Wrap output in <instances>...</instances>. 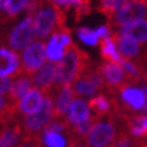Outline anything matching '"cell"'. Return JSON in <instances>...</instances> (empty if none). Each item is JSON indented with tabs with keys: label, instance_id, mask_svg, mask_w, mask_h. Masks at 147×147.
<instances>
[{
	"label": "cell",
	"instance_id": "6",
	"mask_svg": "<svg viewBox=\"0 0 147 147\" xmlns=\"http://www.w3.org/2000/svg\"><path fill=\"white\" fill-rule=\"evenodd\" d=\"M73 90L76 96L93 97L96 93L104 89V80L98 67H92L90 65L86 70L77 78L73 84Z\"/></svg>",
	"mask_w": 147,
	"mask_h": 147
},
{
	"label": "cell",
	"instance_id": "28",
	"mask_svg": "<svg viewBox=\"0 0 147 147\" xmlns=\"http://www.w3.org/2000/svg\"><path fill=\"white\" fill-rule=\"evenodd\" d=\"M12 112H15V102L11 101L7 94L0 93V119L11 116Z\"/></svg>",
	"mask_w": 147,
	"mask_h": 147
},
{
	"label": "cell",
	"instance_id": "13",
	"mask_svg": "<svg viewBox=\"0 0 147 147\" xmlns=\"http://www.w3.org/2000/svg\"><path fill=\"white\" fill-rule=\"evenodd\" d=\"M45 92L32 86L23 97H20L15 102V112H18L22 116H27L32 112H35L42 105V102L45 100Z\"/></svg>",
	"mask_w": 147,
	"mask_h": 147
},
{
	"label": "cell",
	"instance_id": "5",
	"mask_svg": "<svg viewBox=\"0 0 147 147\" xmlns=\"http://www.w3.org/2000/svg\"><path fill=\"white\" fill-rule=\"evenodd\" d=\"M19 58H20L22 71L31 76L34 71H36L42 65L47 62L45 42L40 39L34 40L22 51H19Z\"/></svg>",
	"mask_w": 147,
	"mask_h": 147
},
{
	"label": "cell",
	"instance_id": "27",
	"mask_svg": "<svg viewBox=\"0 0 147 147\" xmlns=\"http://www.w3.org/2000/svg\"><path fill=\"white\" fill-rule=\"evenodd\" d=\"M77 36L80 38L81 42H84L85 45L94 46L100 42V36H98L96 30H90L88 27H81L77 30Z\"/></svg>",
	"mask_w": 147,
	"mask_h": 147
},
{
	"label": "cell",
	"instance_id": "12",
	"mask_svg": "<svg viewBox=\"0 0 147 147\" xmlns=\"http://www.w3.org/2000/svg\"><path fill=\"white\" fill-rule=\"evenodd\" d=\"M20 71L22 69L19 53L7 45H0V76L15 77Z\"/></svg>",
	"mask_w": 147,
	"mask_h": 147
},
{
	"label": "cell",
	"instance_id": "11",
	"mask_svg": "<svg viewBox=\"0 0 147 147\" xmlns=\"http://www.w3.org/2000/svg\"><path fill=\"white\" fill-rule=\"evenodd\" d=\"M55 74H57V65L54 62H47L34 71L31 74L32 85L40 89L45 93H49L55 86Z\"/></svg>",
	"mask_w": 147,
	"mask_h": 147
},
{
	"label": "cell",
	"instance_id": "3",
	"mask_svg": "<svg viewBox=\"0 0 147 147\" xmlns=\"http://www.w3.org/2000/svg\"><path fill=\"white\" fill-rule=\"evenodd\" d=\"M23 131L26 132L27 136H36L39 135L46 125L50 121L55 119V109H54L53 98L49 93L45 94V100L42 102L39 109L32 112L30 115L23 116Z\"/></svg>",
	"mask_w": 147,
	"mask_h": 147
},
{
	"label": "cell",
	"instance_id": "33",
	"mask_svg": "<svg viewBox=\"0 0 147 147\" xmlns=\"http://www.w3.org/2000/svg\"><path fill=\"white\" fill-rule=\"evenodd\" d=\"M107 147H112V146H107Z\"/></svg>",
	"mask_w": 147,
	"mask_h": 147
},
{
	"label": "cell",
	"instance_id": "31",
	"mask_svg": "<svg viewBox=\"0 0 147 147\" xmlns=\"http://www.w3.org/2000/svg\"><path fill=\"white\" fill-rule=\"evenodd\" d=\"M16 147H38V143H36L35 136H28V138H27V140L20 142Z\"/></svg>",
	"mask_w": 147,
	"mask_h": 147
},
{
	"label": "cell",
	"instance_id": "18",
	"mask_svg": "<svg viewBox=\"0 0 147 147\" xmlns=\"http://www.w3.org/2000/svg\"><path fill=\"white\" fill-rule=\"evenodd\" d=\"M32 86H34V85H32V81H31V76L20 71L19 74L12 77L7 96H8V98L12 102H16L19 98L23 97L28 90L31 89Z\"/></svg>",
	"mask_w": 147,
	"mask_h": 147
},
{
	"label": "cell",
	"instance_id": "15",
	"mask_svg": "<svg viewBox=\"0 0 147 147\" xmlns=\"http://www.w3.org/2000/svg\"><path fill=\"white\" fill-rule=\"evenodd\" d=\"M55 88H57V90H55L54 97L51 96L54 102V109H55V117L63 119L70 104L76 98V93H74L71 85H59Z\"/></svg>",
	"mask_w": 147,
	"mask_h": 147
},
{
	"label": "cell",
	"instance_id": "1",
	"mask_svg": "<svg viewBox=\"0 0 147 147\" xmlns=\"http://www.w3.org/2000/svg\"><path fill=\"white\" fill-rule=\"evenodd\" d=\"M55 65H57L55 86L71 85L90 66V59L84 51L78 49V46L71 43L66 49L62 59Z\"/></svg>",
	"mask_w": 147,
	"mask_h": 147
},
{
	"label": "cell",
	"instance_id": "24",
	"mask_svg": "<svg viewBox=\"0 0 147 147\" xmlns=\"http://www.w3.org/2000/svg\"><path fill=\"white\" fill-rule=\"evenodd\" d=\"M88 104H89L90 111H93L94 116H97V117L111 113V101L104 94H97V96L92 97Z\"/></svg>",
	"mask_w": 147,
	"mask_h": 147
},
{
	"label": "cell",
	"instance_id": "19",
	"mask_svg": "<svg viewBox=\"0 0 147 147\" xmlns=\"http://www.w3.org/2000/svg\"><path fill=\"white\" fill-rule=\"evenodd\" d=\"M112 38L115 40V45H116V49L120 54V57L125 58V59H131V58L136 57L140 51V47H139V43L132 40L131 38L128 36H124L119 34L116 31H112Z\"/></svg>",
	"mask_w": 147,
	"mask_h": 147
},
{
	"label": "cell",
	"instance_id": "14",
	"mask_svg": "<svg viewBox=\"0 0 147 147\" xmlns=\"http://www.w3.org/2000/svg\"><path fill=\"white\" fill-rule=\"evenodd\" d=\"M70 136H74L71 134L70 128L65 132H58V131H51V129L45 128L36 138L38 147H71L74 144Z\"/></svg>",
	"mask_w": 147,
	"mask_h": 147
},
{
	"label": "cell",
	"instance_id": "25",
	"mask_svg": "<svg viewBox=\"0 0 147 147\" xmlns=\"http://www.w3.org/2000/svg\"><path fill=\"white\" fill-rule=\"evenodd\" d=\"M31 0H3L4 7V16L7 18H15L23 11H26L27 5Z\"/></svg>",
	"mask_w": 147,
	"mask_h": 147
},
{
	"label": "cell",
	"instance_id": "10",
	"mask_svg": "<svg viewBox=\"0 0 147 147\" xmlns=\"http://www.w3.org/2000/svg\"><path fill=\"white\" fill-rule=\"evenodd\" d=\"M116 136L115 124L112 121L97 120L86 135V147H107Z\"/></svg>",
	"mask_w": 147,
	"mask_h": 147
},
{
	"label": "cell",
	"instance_id": "7",
	"mask_svg": "<svg viewBox=\"0 0 147 147\" xmlns=\"http://www.w3.org/2000/svg\"><path fill=\"white\" fill-rule=\"evenodd\" d=\"M147 15V0H127L125 4L112 16L109 20L112 26L121 27L124 24L138 22L146 18Z\"/></svg>",
	"mask_w": 147,
	"mask_h": 147
},
{
	"label": "cell",
	"instance_id": "22",
	"mask_svg": "<svg viewBox=\"0 0 147 147\" xmlns=\"http://www.w3.org/2000/svg\"><path fill=\"white\" fill-rule=\"evenodd\" d=\"M124 121L129 132L135 138H146L147 135V116L139 115V116H131L125 113Z\"/></svg>",
	"mask_w": 147,
	"mask_h": 147
},
{
	"label": "cell",
	"instance_id": "21",
	"mask_svg": "<svg viewBox=\"0 0 147 147\" xmlns=\"http://www.w3.org/2000/svg\"><path fill=\"white\" fill-rule=\"evenodd\" d=\"M23 128L18 124L4 125L0 131V147H16L22 142Z\"/></svg>",
	"mask_w": 147,
	"mask_h": 147
},
{
	"label": "cell",
	"instance_id": "29",
	"mask_svg": "<svg viewBox=\"0 0 147 147\" xmlns=\"http://www.w3.org/2000/svg\"><path fill=\"white\" fill-rule=\"evenodd\" d=\"M132 146H134L132 139L129 138V135L125 131H123V132H120L116 136V142L112 147H132Z\"/></svg>",
	"mask_w": 147,
	"mask_h": 147
},
{
	"label": "cell",
	"instance_id": "32",
	"mask_svg": "<svg viewBox=\"0 0 147 147\" xmlns=\"http://www.w3.org/2000/svg\"><path fill=\"white\" fill-rule=\"evenodd\" d=\"M71 147H86V146H82V144H78V143H74V144H71Z\"/></svg>",
	"mask_w": 147,
	"mask_h": 147
},
{
	"label": "cell",
	"instance_id": "20",
	"mask_svg": "<svg viewBox=\"0 0 147 147\" xmlns=\"http://www.w3.org/2000/svg\"><path fill=\"white\" fill-rule=\"evenodd\" d=\"M119 34L124 36H128L132 40L138 42V43H146L147 42V19H142L138 22L124 24L117 28Z\"/></svg>",
	"mask_w": 147,
	"mask_h": 147
},
{
	"label": "cell",
	"instance_id": "23",
	"mask_svg": "<svg viewBox=\"0 0 147 147\" xmlns=\"http://www.w3.org/2000/svg\"><path fill=\"white\" fill-rule=\"evenodd\" d=\"M100 53L101 57L105 59V62H120V54L116 49L115 40L112 38V35L107 36V38H102L100 39Z\"/></svg>",
	"mask_w": 147,
	"mask_h": 147
},
{
	"label": "cell",
	"instance_id": "26",
	"mask_svg": "<svg viewBox=\"0 0 147 147\" xmlns=\"http://www.w3.org/2000/svg\"><path fill=\"white\" fill-rule=\"evenodd\" d=\"M100 117H97V116H90L89 119H86L85 121H81V123H78V124H74L71 125V127H69L71 131V134L74 135V138H86V135L89 134V131L92 129V127L94 125V123L98 120Z\"/></svg>",
	"mask_w": 147,
	"mask_h": 147
},
{
	"label": "cell",
	"instance_id": "8",
	"mask_svg": "<svg viewBox=\"0 0 147 147\" xmlns=\"http://www.w3.org/2000/svg\"><path fill=\"white\" fill-rule=\"evenodd\" d=\"M71 43H73V42H71L70 32L67 31V30L61 28V30L53 32V34L50 35L49 40L45 43L47 61H49V62H54V63L59 62V61L62 59L66 49Z\"/></svg>",
	"mask_w": 147,
	"mask_h": 147
},
{
	"label": "cell",
	"instance_id": "4",
	"mask_svg": "<svg viewBox=\"0 0 147 147\" xmlns=\"http://www.w3.org/2000/svg\"><path fill=\"white\" fill-rule=\"evenodd\" d=\"M36 40L31 15H26L7 34V46L15 51H22L24 47Z\"/></svg>",
	"mask_w": 147,
	"mask_h": 147
},
{
	"label": "cell",
	"instance_id": "2",
	"mask_svg": "<svg viewBox=\"0 0 147 147\" xmlns=\"http://www.w3.org/2000/svg\"><path fill=\"white\" fill-rule=\"evenodd\" d=\"M36 39L43 40L50 36L53 32L63 28L65 15L62 9L53 4H42L35 12L31 15Z\"/></svg>",
	"mask_w": 147,
	"mask_h": 147
},
{
	"label": "cell",
	"instance_id": "30",
	"mask_svg": "<svg viewBox=\"0 0 147 147\" xmlns=\"http://www.w3.org/2000/svg\"><path fill=\"white\" fill-rule=\"evenodd\" d=\"M12 77H3L0 76V93L1 94H8L9 85H11Z\"/></svg>",
	"mask_w": 147,
	"mask_h": 147
},
{
	"label": "cell",
	"instance_id": "17",
	"mask_svg": "<svg viewBox=\"0 0 147 147\" xmlns=\"http://www.w3.org/2000/svg\"><path fill=\"white\" fill-rule=\"evenodd\" d=\"M90 116H92V111L89 108V104L82 98H74L63 119L67 123V125L71 127V125L78 124L81 121H85Z\"/></svg>",
	"mask_w": 147,
	"mask_h": 147
},
{
	"label": "cell",
	"instance_id": "16",
	"mask_svg": "<svg viewBox=\"0 0 147 147\" xmlns=\"http://www.w3.org/2000/svg\"><path fill=\"white\" fill-rule=\"evenodd\" d=\"M120 98L123 104L129 109H134V111H143V108L146 105V94L143 92V89L139 88H134V86H129L128 84L124 85L120 90Z\"/></svg>",
	"mask_w": 147,
	"mask_h": 147
},
{
	"label": "cell",
	"instance_id": "9",
	"mask_svg": "<svg viewBox=\"0 0 147 147\" xmlns=\"http://www.w3.org/2000/svg\"><path fill=\"white\" fill-rule=\"evenodd\" d=\"M98 69L104 80V88H107L112 94H115L116 90H120L124 85L128 84L125 71L120 63L104 62L98 66Z\"/></svg>",
	"mask_w": 147,
	"mask_h": 147
}]
</instances>
